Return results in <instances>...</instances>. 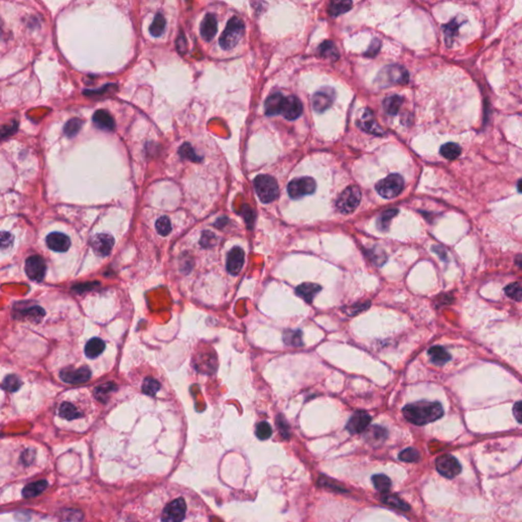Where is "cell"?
<instances>
[{"mask_svg":"<svg viewBox=\"0 0 522 522\" xmlns=\"http://www.w3.org/2000/svg\"><path fill=\"white\" fill-rule=\"evenodd\" d=\"M403 415L415 426H426L440 419L444 415V409L439 402L418 401L406 405Z\"/></svg>","mask_w":522,"mask_h":522,"instance_id":"obj_1","label":"cell"},{"mask_svg":"<svg viewBox=\"0 0 522 522\" xmlns=\"http://www.w3.org/2000/svg\"><path fill=\"white\" fill-rule=\"evenodd\" d=\"M245 32L243 20L237 16L232 17L219 38V45L223 50L233 49L241 40Z\"/></svg>","mask_w":522,"mask_h":522,"instance_id":"obj_2","label":"cell"},{"mask_svg":"<svg viewBox=\"0 0 522 522\" xmlns=\"http://www.w3.org/2000/svg\"><path fill=\"white\" fill-rule=\"evenodd\" d=\"M256 194L262 203H270L279 196V185L268 175H259L254 179Z\"/></svg>","mask_w":522,"mask_h":522,"instance_id":"obj_3","label":"cell"},{"mask_svg":"<svg viewBox=\"0 0 522 522\" xmlns=\"http://www.w3.org/2000/svg\"><path fill=\"white\" fill-rule=\"evenodd\" d=\"M408 80V71L401 65H388L379 72L377 78V82L381 87H387L396 84H406Z\"/></svg>","mask_w":522,"mask_h":522,"instance_id":"obj_4","label":"cell"},{"mask_svg":"<svg viewBox=\"0 0 522 522\" xmlns=\"http://www.w3.org/2000/svg\"><path fill=\"white\" fill-rule=\"evenodd\" d=\"M361 201V191L357 186H350L345 189L339 196L336 206L343 214L352 213Z\"/></svg>","mask_w":522,"mask_h":522,"instance_id":"obj_5","label":"cell"},{"mask_svg":"<svg viewBox=\"0 0 522 522\" xmlns=\"http://www.w3.org/2000/svg\"><path fill=\"white\" fill-rule=\"evenodd\" d=\"M404 188V180L398 173H393L387 178L381 180L377 186V192L386 199H392L397 197Z\"/></svg>","mask_w":522,"mask_h":522,"instance_id":"obj_6","label":"cell"},{"mask_svg":"<svg viewBox=\"0 0 522 522\" xmlns=\"http://www.w3.org/2000/svg\"><path fill=\"white\" fill-rule=\"evenodd\" d=\"M316 189V183L312 178H300L293 180L288 185V194L292 199H299L303 196L313 194Z\"/></svg>","mask_w":522,"mask_h":522,"instance_id":"obj_7","label":"cell"},{"mask_svg":"<svg viewBox=\"0 0 522 522\" xmlns=\"http://www.w3.org/2000/svg\"><path fill=\"white\" fill-rule=\"evenodd\" d=\"M436 467L439 474L447 479H454L461 473V465L459 461L449 454H444L437 458Z\"/></svg>","mask_w":522,"mask_h":522,"instance_id":"obj_8","label":"cell"},{"mask_svg":"<svg viewBox=\"0 0 522 522\" xmlns=\"http://www.w3.org/2000/svg\"><path fill=\"white\" fill-rule=\"evenodd\" d=\"M186 502L184 499L179 498L169 503L163 510L162 522H182L186 515Z\"/></svg>","mask_w":522,"mask_h":522,"instance_id":"obj_9","label":"cell"},{"mask_svg":"<svg viewBox=\"0 0 522 522\" xmlns=\"http://www.w3.org/2000/svg\"><path fill=\"white\" fill-rule=\"evenodd\" d=\"M24 270L31 280L35 282H42L46 274V263L39 255L30 256L26 260Z\"/></svg>","mask_w":522,"mask_h":522,"instance_id":"obj_10","label":"cell"},{"mask_svg":"<svg viewBox=\"0 0 522 522\" xmlns=\"http://www.w3.org/2000/svg\"><path fill=\"white\" fill-rule=\"evenodd\" d=\"M336 98L335 90L329 87L322 88L321 90L317 91L312 98V104L313 108L316 112H324L327 109H329Z\"/></svg>","mask_w":522,"mask_h":522,"instance_id":"obj_11","label":"cell"},{"mask_svg":"<svg viewBox=\"0 0 522 522\" xmlns=\"http://www.w3.org/2000/svg\"><path fill=\"white\" fill-rule=\"evenodd\" d=\"M92 372L88 367L81 368H65L59 374L60 379L67 384H82L86 383L91 379Z\"/></svg>","mask_w":522,"mask_h":522,"instance_id":"obj_12","label":"cell"},{"mask_svg":"<svg viewBox=\"0 0 522 522\" xmlns=\"http://www.w3.org/2000/svg\"><path fill=\"white\" fill-rule=\"evenodd\" d=\"M114 245V239L108 234H98L91 241V247L95 254L101 257L109 255Z\"/></svg>","mask_w":522,"mask_h":522,"instance_id":"obj_13","label":"cell"},{"mask_svg":"<svg viewBox=\"0 0 522 522\" xmlns=\"http://www.w3.org/2000/svg\"><path fill=\"white\" fill-rule=\"evenodd\" d=\"M370 422L371 416L368 413L364 411H357L349 419L346 426V430L352 435L360 434L367 430Z\"/></svg>","mask_w":522,"mask_h":522,"instance_id":"obj_14","label":"cell"},{"mask_svg":"<svg viewBox=\"0 0 522 522\" xmlns=\"http://www.w3.org/2000/svg\"><path fill=\"white\" fill-rule=\"evenodd\" d=\"M302 112H303V105L299 98H297L296 96L285 97L283 107H282V112H281V114H283V116L285 118H287L289 120H294V119L300 117Z\"/></svg>","mask_w":522,"mask_h":522,"instance_id":"obj_15","label":"cell"},{"mask_svg":"<svg viewBox=\"0 0 522 522\" xmlns=\"http://www.w3.org/2000/svg\"><path fill=\"white\" fill-rule=\"evenodd\" d=\"M245 261V252L241 247H234L228 254L227 269L233 275L237 276L241 272Z\"/></svg>","mask_w":522,"mask_h":522,"instance_id":"obj_16","label":"cell"},{"mask_svg":"<svg viewBox=\"0 0 522 522\" xmlns=\"http://www.w3.org/2000/svg\"><path fill=\"white\" fill-rule=\"evenodd\" d=\"M46 244L48 248L53 251L65 252L70 247V240L66 235L62 233L53 232L47 236Z\"/></svg>","mask_w":522,"mask_h":522,"instance_id":"obj_17","label":"cell"},{"mask_svg":"<svg viewBox=\"0 0 522 522\" xmlns=\"http://www.w3.org/2000/svg\"><path fill=\"white\" fill-rule=\"evenodd\" d=\"M200 33L205 41H211L217 33V20L214 14L207 13L200 26Z\"/></svg>","mask_w":522,"mask_h":522,"instance_id":"obj_18","label":"cell"},{"mask_svg":"<svg viewBox=\"0 0 522 522\" xmlns=\"http://www.w3.org/2000/svg\"><path fill=\"white\" fill-rule=\"evenodd\" d=\"M93 122L98 129L108 132L113 131L115 127L114 119L112 118V116L106 110L103 109L97 110L93 114Z\"/></svg>","mask_w":522,"mask_h":522,"instance_id":"obj_19","label":"cell"},{"mask_svg":"<svg viewBox=\"0 0 522 522\" xmlns=\"http://www.w3.org/2000/svg\"><path fill=\"white\" fill-rule=\"evenodd\" d=\"M320 291L321 287L314 283H304L296 288V294L307 303H311Z\"/></svg>","mask_w":522,"mask_h":522,"instance_id":"obj_20","label":"cell"},{"mask_svg":"<svg viewBox=\"0 0 522 522\" xmlns=\"http://www.w3.org/2000/svg\"><path fill=\"white\" fill-rule=\"evenodd\" d=\"M284 100H285V97L281 93H276V94L270 95L264 103V109H265L266 115L271 116V115L281 114Z\"/></svg>","mask_w":522,"mask_h":522,"instance_id":"obj_21","label":"cell"},{"mask_svg":"<svg viewBox=\"0 0 522 522\" xmlns=\"http://www.w3.org/2000/svg\"><path fill=\"white\" fill-rule=\"evenodd\" d=\"M388 437V432L382 427L374 426L365 431V439L372 445H379L383 443Z\"/></svg>","mask_w":522,"mask_h":522,"instance_id":"obj_22","label":"cell"},{"mask_svg":"<svg viewBox=\"0 0 522 522\" xmlns=\"http://www.w3.org/2000/svg\"><path fill=\"white\" fill-rule=\"evenodd\" d=\"M429 356L431 358V361L438 366L445 365L451 359V356L447 352V350L441 346L432 347L429 350Z\"/></svg>","mask_w":522,"mask_h":522,"instance_id":"obj_23","label":"cell"},{"mask_svg":"<svg viewBox=\"0 0 522 522\" xmlns=\"http://www.w3.org/2000/svg\"><path fill=\"white\" fill-rule=\"evenodd\" d=\"M359 123H360V127L366 132H369V133H372L376 135L383 134L382 129L378 126L376 119L374 118V113L368 109H365Z\"/></svg>","mask_w":522,"mask_h":522,"instance_id":"obj_24","label":"cell"},{"mask_svg":"<svg viewBox=\"0 0 522 522\" xmlns=\"http://www.w3.org/2000/svg\"><path fill=\"white\" fill-rule=\"evenodd\" d=\"M105 350V343L99 338L91 339L85 347V354L88 358L94 359L103 353Z\"/></svg>","mask_w":522,"mask_h":522,"instance_id":"obj_25","label":"cell"},{"mask_svg":"<svg viewBox=\"0 0 522 522\" xmlns=\"http://www.w3.org/2000/svg\"><path fill=\"white\" fill-rule=\"evenodd\" d=\"M284 343L290 347H302V332L300 330H286L283 334Z\"/></svg>","mask_w":522,"mask_h":522,"instance_id":"obj_26","label":"cell"},{"mask_svg":"<svg viewBox=\"0 0 522 522\" xmlns=\"http://www.w3.org/2000/svg\"><path fill=\"white\" fill-rule=\"evenodd\" d=\"M48 487V483L46 481H38L36 483L30 484L26 486L22 490V497L26 499L34 498L41 493H43Z\"/></svg>","mask_w":522,"mask_h":522,"instance_id":"obj_27","label":"cell"},{"mask_svg":"<svg viewBox=\"0 0 522 522\" xmlns=\"http://www.w3.org/2000/svg\"><path fill=\"white\" fill-rule=\"evenodd\" d=\"M402 102H403L402 97L398 96V95H394V96H390V97L386 98L383 102V107H384L385 112L389 115H396L400 110Z\"/></svg>","mask_w":522,"mask_h":522,"instance_id":"obj_28","label":"cell"},{"mask_svg":"<svg viewBox=\"0 0 522 522\" xmlns=\"http://www.w3.org/2000/svg\"><path fill=\"white\" fill-rule=\"evenodd\" d=\"M58 414L60 417L65 418L66 420H73L82 417V413L70 403L65 402L62 403L58 409Z\"/></svg>","mask_w":522,"mask_h":522,"instance_id":"obj_29","label":"cell"},{"mask_svg":"<svg viewBox=\"0 0 522 522\" xmlns=\"http://www.w3.org/2000/svg\"><path fill=\"white\" fill-rule=\"evenodd\" d=\"M319 54L324 58H330L333 61L339 59L340 57L339 51L332 41H326L319 46Z\"/></svg>","mask_w":522,"mask_h":522,"instance_id":"obj_30","label":"cell"},{"mask_svg":"<svg viewBox=\"0 0 522 522\" xmlns=\"http://www.w3.org/2000/svg\"><path fill=\"white\" fill-rule=\"evenodd\" d=\"M165 26H166L165 17L163 16L162 13L158 12L149 27V32L153 37H160L165 30Z\"/></svg>","mask_w":522,"mask_h":522,"instance_id":"obj_31","label":"cell"},{"mask_svg":"<svg viewBox=\"0 0 522 522\" xmlns=\"http://www.w3.org/2000/svg\"><path fill=\"white\" fill-rule=\"evenodd\" d=\"M371 480L375 488L382 494H387L392 487V482L390 478H388L385 475H376L372 477Z\"/></svg>","mask_w":522,"mask_h":522,"instance_id":"obj_32","label":"cell"},{"mask_svg":"<svg viewBox=\"0 0 522 522\" xmlns=\"http://www.w3.org/2000/svg\"><path fill=\"white\" fill-rule=\"evenodd\" d=\"M398 214V209H389L381 214L378 219V229L382 232H387L389 230L391 220L394 216Z\"/></svg>","mask_w":522,"mask_h":522,"instance_id":"obj_33","label":"cell"},{"mask_svg":"<svg viewBox=\"0 0 522 522\" xmlns=\"http://www.w3.org/2000/svg\"><path fill=\"white\" fill-rule=\"evenodd\" d=\"M440 152L445 158L453 160L461 154V147L455 143H446L441 147Z\"/></svg>","mask_w":522,"mask_h":522,"instance_id":"obj_34","label":"cell"},{"mask_svg":"<svg viewBox=\"0 0 522 522\" xmlns=\"http://www.w3.org/2000/svg\"><path fill=\"white\" fill-rule=\"evenodd\" d=\"M351 6H352V2H350V1H333L330 3L329 11H330V14L335 17L337 15H340V14L345 13L348 10H350Z\"/></svg>","mask_w":522,"mask_h":522,"instance_id":"obj_35","label":"cell"},{"mask_svg":"<svg viewBox=\"0 0 522 522\" xmlns=\"http://www.w3.org/2000/svg\"><path fill=\"white\" fill-rule=\"evenodd\" d=\"M382 502L386 505H389V506H392V507H395L397 509H400L402 511H408L410 509L409 505L407 503H405L403 500H401L399 497L397 496H394V495H388V496H384L382 499Z\"/></svg>","mask_w":522,"mask_h":522,"instance_id":"obj_36","label":"cell"},{"mask_svg":"<svg viewBox=\"0 0 522 522\" xmlns=\"http://www.w3.org/2000/svg\"><path fill=\"white\" fill-rule=\"evenodd\" d=\"M460 26H461V22L459 21V18H455L450 23L445 26V37H446L447 46H449V47L452 46L454 36L458 32V29Z\"/></svg>","mask_w":522,"mask_h":522,"instance_id":"obj_37","label":"cell"},{"mask_svg":"<svg viewBox=\"0 0 522 522\" xmlns=\"http://www.w3.org/2000/svg\"><path fill=\"white\" fill-rule=\"evenodd\" d=\"M115 389H116L115 384H113V383H107V384L102 385V386H99V387H97V388L95 389V396H96V398H97L99 401H101V402L105 403V402L107 401V397L109 396V394H110L111 392H113Z\"/></svg>","mask_w":522,"mask_h":522,"instance_id":"obj_38","label":"cell"},{"mask_svg":"<svg viewBox=\"0 0 522 522\" xmlns=\"http://www.w3.org/2000/svg\"><path fill=\"white\" fill-rule=\"evenodd\" d=\"M82 126H83V121L81 119H79V118H71V119H69L65 123V126L63 128L64 134L68 138H71V137L76 136L80 132Z\"/></svg>","mask_w":522,"mask_h":522,"instance_id":"obj_39","label":"cell"},{"mask_svg":"<svg viewBox=\"0 0 522 522\" xmlns=\"http://www.w3.org/2000/svg\"><path fill=\"white\" fill-rule=\"evenodd\" d=\"M160 389V384L152 379V378H147L144 380L143 382V385H142V391L144 394L148 395V396H155V394L159 391Z\"/></svg>","mask_w":522,"mask_h":522,"instance_id":"obj_40","label":"cell"},{"mask_svg":"<svg viewBox=\"0 0 522 522\" xmlns=\"http://www.w3.org/2000/svg\"><path fill=\"white\" fill-rule=\"evenodd\" d=\"M155 228L160 236H167L171 232V223L167 216L159 217L155 222Z\"/></svg>","mask_w":522,"mask_h":522,"instance_id":"obj_41","label":"cell"},{"mask_svg":"<svg viewBox=\"0 0 522 522\" xmlns=\"http://www.w3.org/2000/svg\"><path fill=\"white\" fill-rule=\"evenodd\" d=\"M505 294L514 301H522V286L519 283H512L505 288Z\"/></svg>","mask_w":522,"mask_h":522,"instance_id":"obj_42","label":"cell"},{"mask_svg":"<svg viewBox=\"0 0 522 522\" xmlns=\"http://www.w3.org/2000/svg\"><path fill=\"white\" fill-rule=\"evenodd\" d=\"M271 434H272L271 427L266 421H261L256 426L255 435L259 440L261 441L267 440L271 437Z\"/></svg>","mask_w":522,"mask_h":522,"instance_id":"obj_43","label":"cell"},{"mask_svg":"<svg viewBox=\"0 0 522 522\" xmlns=\"http://www.w3.org/2000/svg\"><path fill=\"white\" fill-rule=\"evenodd\" d=\"M399 459L404 462H417L420 459V453L414 448H407L399 454Z\"/></svg>","mask_w":522,"mask_h":522,"instance_id":"obj_44","label":"cell"},{"mask_svg":"<svg viewBox=\"0 0 522 522\" xmlns=\"http://www.w3.org/2000/svg\"><path fill=\"white\" fill-rule=\"evenodd\" d=\"M21 382L15 376H8L2 383V388L8 392H16L20 388Z\"/></svg>","mask_w":522,"mask_h":522,"instance_id":"obj_45","label":"cell"},{"mask_svg":"<svg viewBox=\"0 0 522 522\" xmlns=\"http://www.w3.org/2000/svg\"><path fill=\"white\" fill-rule=\"evenodd\" d=\"M369 306H370V302L366 301V302H360V303H356L352 306L346 307L345 310H346V313H348V315L354 316V315L359 314L362 311H365L366 309L369 308Z\"/></svg>","mask_w":522,"mask_h":522,"instance_id":"obj_46","label":"cell"},{"mask_svg":"<svg viewBox=\"0 0 522 522\" xmlns=\"http://www.w3.org/2000/svg\"><path fill=\"white\" fill-rule=\"evenodd\" d=\"M179 152H180V154H181V156H182L183 158H187V159H189V160H193V161L200 160V159L196 156V154H195V152H194V150H193V148H192L191 144H189V143H185L184 145H182V147L180 148V151H179Z\"/></svg>","mask_w":522,"mask_h":522,"instance_id":"obj_47","label":"cell"},{"mask_svg":"<svg viewBox=\"0 0 522 522\" xmlns=\"http://www.w3.org/2000/svg\"><path fill=\"white\" fill-rule=\"evenodd\" d=\"M277 425H278V428L280 430V433L281 435L285 438V439H289L290 438V427L288 425V422L286 421V419L284 418L283 415H279L278 418H277Z\"/></svg>","mask_w":522,"mask_h":522,"instance_id":"obj_48","label":"cell"},{"mask_svg":"<svg viewBox=\"0 0 522 522\" xmlns=\"http://www.w3.org/2000/svg\"><path fill=\"white\" fill-rule=\"evenodd\" d=\"M215 241V236L210 233V232H204L203 235H202V238H201V245L203 247H211L214 245V242Z\"/></svg>","mask_w":522,"mask_h":522,"instance_id":"obj_49","label":"cell"},{"mask_svg":"<svg viewBox=\"0 0 522 522\" xmlns=\"http://www.w3.org/2000/svg\"><path fill=\"white\" fill-rule=\"evenodd\" d=\"M12 243H13L12 235H10L7 232H2L1 233V249L5 250V249L10 248Z\"/></svg>","mask_w":522,"mask_h":522,"instance_id":"obj_50","label":"cell"},{"mask_svg":"<svg viewBox=\"0 0 522 522\" xmlns=\"http://www.w3.org/2000/svg\"><path fill=\"white\" fill-rule=\"evenodd\" d=\"M244 210H245V211H244V212H245V213H244L245 219H246V221H247V223H248V227L250 226V228H251V227L253 226V223H254V218H255V217H254V213H253V211L250 209V207H248V206H245V207H244Z\"/></svg>","mask_w":522,"mask_h":522,"instance_id":"obj_51","label":"cell"},{"mask_svg":"<svg viewBox=\"0 0 522 522\" xmlns=\"http://www.w3.org/2000/svg\"><path fill=\"white\" fill-rule=\"evenodd\" d=\"M513 415L519 424H522V401H519L516 404H514Z\"/></svg>","mask_w":522,"mask_h":522,"instance_id":"obj_52","label":"cell"},{"mask_svg":"<svg viewBox=\"0 0 522 522\" xmlns=\"http://www.w3.org/2000/svg\"><path fill=\"white\" fill-rule=\"evenodd\" d=\"M380 47H381V42H379V40H375L372 42V44L370 45L368 51L365 53V55H368V56H375L379 50H380Z\"/></svg>","mask_w":522,"mask_h":522,"instance_id":"obj_53","label":"cell"},{"mask_svg":"<svg viewBox=\"0 0 522 522\" xmlns=\"http://www.w3.org/2000/svg\"><path fill=\"white\" fill-rule=\"evenodd\" d=\"M515 264L522 270V255H517L515 258Z\"/></svg>","mask_w":522,"mask_h":522,"instance_id":"obj_54","label":"cell"},{"mask_svg":"<svg viewBox=\"0 0 522 522\" xmlns=\"http://www.w3.org/2000/svg\"><path fill=\"white\" fill-rule=\"evenodd\" d=\"M517 188H518V191L522 193V179L518 182V185H517Z\"/></svg>","mask_w":522,"mask_h":522,"instance_id":"obj_55","label":"cell"}]
</instances>
